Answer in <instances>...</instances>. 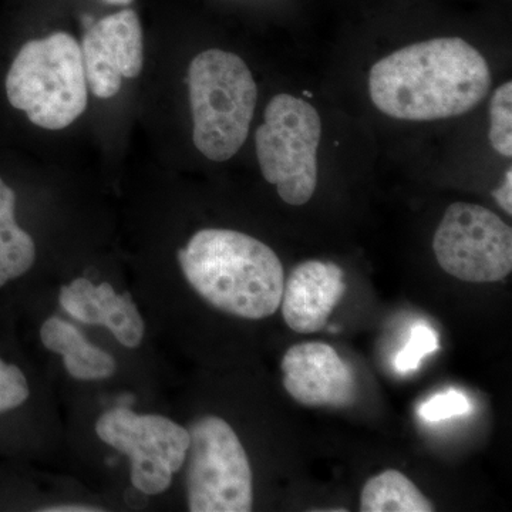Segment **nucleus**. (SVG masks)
<instances>
[{
	"instance_id": "f257e3e1",
	"label": "nucleus",
	"mask_w": 512,
	"mask_h": 512,
	"mask_svg": "<svg viewBox=\"0 0 512 512\" xmlns=\"http://www.w3.org/2000/svg\"><path fill=\"white\" fill-rule=\"evenodd\" d=\"M491 72L460 37H436L402 47L370 69L373 104L396 120L436 121L476 109L490 92Z\"/></svg>"
},
{
	"instance_id": "f03ea898",
	"label": "nucleus",
	"mask_w": 512,
	"mask_h": 512,
	"mask_svg": "<svg viewBox=\"0 0 512 512\" xmlns=\"http://www.w3.org/2000/svg\"><path fill=\"white\" fill-rule=\"evenodd\" d=\"M188 284L205 301L238 318H269L281 306L285 272L279 256L251 235L202 229L178 252Z\"/></svg>"
},
{
	"instance_id": "7ed1b4c3",
	"label": "nucleus",
	"mask_w": 512,
	"mask_h": 512,
	"mask_svg": "<svg viewBox=\"0 0 512 512\" xmlns=\"http://www.w3.org/2000/svg\"><path fill=\"white\" fill-rule=\"evenodd\" d=\"M87 87L82 47L66 32L25 43L6 76L9 103L46 130H62L82 116Z\"/></svg>"
},
{
	"instance_id": "20e7f679",
	"label": "nucleus",
	"mask_w": 512,
	"mask_h": 512,
	"mask_svg": "<svg viewBox=\"0 0 512 512\" xmlns=\"http://www.w3.org/2000/svg\"><path fill=\"white\" fill-rule=\"evenodd\" d=\"M194 144L211 161H227L244 146L254 119L258 87L234 53L205 50L188 67Z\"/></svg>"
},
{
	"instance_id": "39448f33",
	"label": "nucleus",
	"mask_w": 512,
	"mask_h": 512,
	"mask_svg": "<svg viewBox=\"0 0 512 512\" xmlns=\"http://www.w3.org/2000/svg\"><path fill=\"white\" fill-rule=\"evenodd\" d=\"M255 133L262 175L276 185L281 200L293 207L311 201L318 185V148L322 120L308 101L276 94Z\"/></svg>"
},
{
	"instance_id": "423d86ee",
	"label": "nucleus",
	"mask_w": 512,
	"mask_h": 512,
	"mask_svg": "<svg viewBox=\"0 0 512 512\" xmlns=\"http://www.w3.org/2000/svg\"><path fill=\"white\" fill-rule=\"evenodd\" d=\"M188 433V510L252 511L251 464L234 429L220 417L205 416L195 421Z\"/></svg>"
},
{
	"instance_id": "0eeeda50",
	"label": "nucleus",
	"mask_w": 512,
	"mask_h": 512,
	"mask_svg": "<svg viewBox=\"0 0 512 512\" xmlns=\"http://www.w3.org/2000/svg\"><path fill=\"white\" fill-rule=\"evenodd\" d=\"M443 271L460 281L490 284L512 271V229L497 214L468 202L444 212L433 241Z\"/></svg>"
},
{
	"instance_id": "6e6552de",
	"label": "nucleus",
	"mask_w": 512,
	"mask_h": 512,
	"mask_svg": "<svg viewBox=\"0 0 512 512\" xmlns=\"http://www.w3.org/2000/svg\"><path fill=\"white\" fill-rule=\"evenodd\" d=\"M101 441L131 460V483L147 495L164 493L183 467L190 433L180 424L157 414H137L114 407L97 420Z\"/></svg>"
},
{
	"instance_id": "1a4fd4ad",
	"label": "nucleus",
	"mask_w": 512,
	"mask_h": 512,
	"mask_svg": "<svg viewBox=\"0 0 512 512\" xmlns=\"http://www.w3.org/2000/svg\"><path fill=\"white\" fill-rule=\"evenodd\" d=\"M80 47L87 86L99 99L116 96L123 79H136L143 70V30L134 10L93 22Z\"/></svg>"
},
{
	"instance_id": "9d476101",
	"label": "nucleus",
	"mask_w": 512,
	"mask_h": 512,
	"mask_svg": "<svg viewBox=\"0 0 512 512\" xmlns=\"http://www.w3.org/2000/svg\"><path fill=\"white\" fill-rule=\"evenodd\" d=\"M281 369L286 392L302 406L348 407L355 402V373L326 343L292 346L282 357Z\"/></svg>"
},
{
	"instance_id": "9b49d317",
	"label": "nucleus",
	"mask_w": 512,
	"mask_h": 512,
	"mask_svg": "<svg viewBox=\"0 0 512 512\" xmlns=\"http://www.w3.org/2000/svg\"><path fill=\"white\" fill-rule=\"evenodd\" d=\"M346 292L345 272L333 262L305 261L285 279L281 309L296 333H318Z\"/></svg>"
},
{
	"instance_id": "f8f14e48",
	"label": "nucleus",
	"mask_w": 512,
	"mask_h": 512,
	"mask_svg": "<svg viewBox=\"0 0 512 512\" xmlns=\"http://www.w3.org/2000/svg\"><path fill=\"white\" fill-rule=\"evenodd\" d=\"M59 301L72 318L104 326L126 348H137L143 342L144 320L130 293L119 295L107 282L96 286L79 278L60 289Z\"/></svg>"
},
{
	"instance_id": "ddd939ff",
	"label": "nucleus",
	"mask_w": 512,
	"mask_h": 512,
	"mask_svg": "<svg viewBox=\"0 0 512 512\" xmlns=\"http://www.w3.org/2000/svg\"><path fill=\"white\" fill-rule=\"evenodd\" d=\"M43 345L63 356L67 373L77 380L109 379L116 372L113 356L92 345L79 329L52 316L40 329Z\"/></svg>"
},
{
	"instance_id": "4468645a",
	"label": "nucleus",
	"mask_w": 512,
	"mask_h": 512,
	"mask_svg": "<svg viewBox=\"0 0 512 512\" xmlns=\"http://www.w3.org/2000/svg\"><path fill=\"white\" fill-rule=\"evenodd\" d=\"M16 195L0 178V288L32 268L35 241L19 227L15 218Z\"/></svg>"
},
{
	"instance_id": "2eb2a0df",
	"label": "nucleus",
	"mask_w": 512,
	"mask_h": 512,
	"mask_svg": "<svg viewBox=\"0 0 512 512\" xmlns=\"http://www.w3.org/2000/svg\"><path fill=\"white\" fill-rule=\"evenodd\" d=\"M362 512H431L434 505L417 485L397 470L370 478L360 495Z\"/></svg>"
},
{
	"instance_id": "dca6fc26",
	"label": "nucleus",
	"mask_w": 512,
	"mask_h": 512,
	"mask_svg": "<svg viewBox=\"0 0 512 512\" xmlns=\"http://www.w3.org/2000/svg\"><path fill=\"white\" fill-rule=\"evenodd\" d=\"M491 147L505 158L512 156V83L501 84L490 103Z\"/></svg>"
},
{
	"instance_id": "f3484780",
	"label": "nucleus",
	"mask_w": 512,
	"mask_h": 512,
	"mask_svg": "<svg viewBox=\"0 0 512 512\" xmlns=\"http://www.w3.org/2000/svg\"><path fill=\"white\" fill-rule=\"evenodd\" d=\"M440 348L439 333L429 323H417L410 333L409 342L394 359V367L399 373H409L419 369L421 360Z\"/></svg>"
},
{
	"instance_id": "a211bd4d",
	"label": "nucleus",
	"mask_w": 512,
	"mask_h": 512,
	"mask_svg": "<svg viewBox=\"0 0 512 512\" xmlns=\"http://www.w3.org/2000/svg\"><path fill=\"white\" fill-rule=\"evenodd\" d=\"M470 412V400L466 394L457 392V390L434 394L419 407L421 419L431 421V423L453 419L457 416H466Z\"/></svg>"
},
{
	"instance_id": "6ab92c4d",
	"label": "nucleus",
	"mask_w": 512,
	"mask_h": 512,
	"mask_svg": "<svg viewBox=\"0 0 512 512\" xmlns=\"http://www.w3.org/2000/svg\"><path fill=\"white\" fill-rule=\"evenodd\" d=\"M28 397V380L22 370L0 359V413L22 406Z\"/></svg>"
},
{
	"instance_id": "aec40b11",
	"label": "nucleus",
	"mask_w": 512,
	"mask_h": 512,
	"mask_svg": "<svg viewBox=\"0 0 512 512\" xmlns=\"http://www.w3.org/2000/svg\"><path fill=\"white\" fill-rule=\"evenodd\" d=\"M494 200L508 215H512V170L508 168L503 184L493 191Z\"/></svg>"
},
{
	"instance_id": "412c9836",
	"label": "nucleus",
	"mask_w": 512,
	"mask_h": 512,
	"mask_svg": "<svg viewBox=\"0 0 512 512\" xmlns=\"http://www.w3.org/2000/svg\"><path fill=\"white\" fill-rule=\"evenodd\" d=\"M42 512H100L101 508L90 507V505H56V507H47L40 510Z\"/></svg>"
},
{
	"instance_id": "4be33fe9",
	"label": "nucleus",
	"mask_w": 512,
	"mask_h": 512,
	"mask_svg": "<svg viewBox=\"0 0 512 512\" xmlns=\"http://www.w3.org/2000/svg\"><path fill=\"white\" fill-rule=\"evenodd\" d=\"M101 2L109 3V5L127 6L130 5L133 0H101Z\"/></svg>"
}]
</instances>
